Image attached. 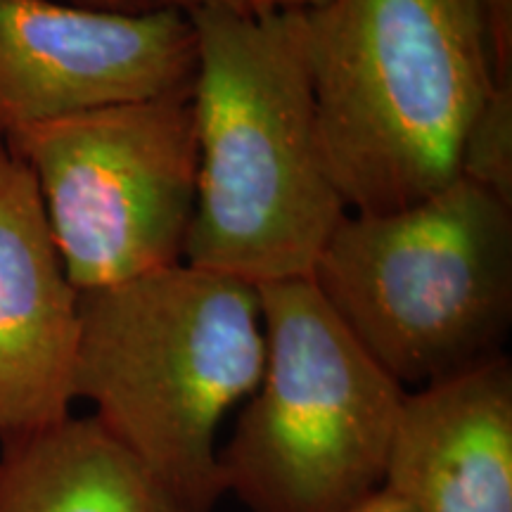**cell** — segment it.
I'll return each instance as SVG.
<instances>
[{
	"mask_svg": "<svg viewBox=\"0 0 512 512\" xmlns=\"http://www.w3.org/2000/svg\"><path fill=\"white\" fill-rule=\"evenodd\" d=\"M185 15L200 166L183 261L256 287L311 278L349 209L320 145L302 12Z\"/></svg>",
	"mask_w": 512,
	"mask_h": 512,
	"instance_id": "cell-1",
	"label": "cell"
},
{
	"mask_svg": "<svg viewBox=\"0 0 512 512\" xmlns=\"http://www.w3.org/2000/svg\"><path fill=\"white\" fill-rule=\"evenodd\" d=\"M266 339L259 287L188 261L79 294L74 399L174 498L226 496L219 427L254 392Z\"/></svg>",
	"mask_w": 512,
	"mask_h": 512,
	"instance_id": "cell-2",
	"label": "cell"
},
{
	"mask_svg": "<svg viewBox=\"0 0 512 512\" xmlns=\"http://www.w3.org/2000/svg\"><path fill=\"white\" fill-rule=\"evenodd\" d=\"M328 171L349 211H392L458 178L494 88L477 0H328L302 12Z\"/></svg>",
	"mask_w": 512,
	"mask_h": 512,
	"instance_id": "cell-3",
	"label": "cell"
},
{
	"mask_svg": "<svg viewBox=\"0 0 512 512\" xmlns=\"http://www.w3.org/2000/svg\"><path fill=\"white\" fill-rule=\"evenodd\" d=\"M311 283L406 392L503 356L512 325V204L456 178L392 211H349Z\"/></svg>",
	"mask_w": 512,
	"mask_h": 512,
	"instance_id": "cell-4",
	"label": "cell"
},
{
	"mask_svg": "<svg viewBox=\"0 0 512 512\" xmlns=\"http://www.w3.org/2000/svg\"><path fill=\"white\" fill-rule=\"evenodd\" d=\"M266 361L219 448L249 512H356L384 486L406 389L344 328L311 278L259 287Z\"/></svg>",
	"mask_w": 512,
	"mask_h": 512,
	"instance_id": "cell-5",
	"label": "cell"
},
{
	"mask_svg": "<svg viewBox=\"0 0 512 512\" xmlns=\"http://www.w3.org/2000/svg\"><path fill=\"white\" fill-rule=\"evenodd\" d=\"M3 140L34 174L76 292L181 264L200 166L190 88L41 121Z\"/></svg>",
	"mask_w": 512,
	"mask_h": 512,
	"instance_id": "cell-6",
	"label": "cell"
},
{
	"mask_svg": "<svg viewBox=\"0 0 512 512\" xmlns=\"http://www.w3.org/2000/svg\"><path fill=\"white\" fill-rule=\"evenodd\" d=\"M195 29L176 8L117 12L0 0V138L17 128L183 91Z\"/></svg>",
	"mask_w": 512,
	"mask_h": 512,
	"instance_id": "cell-7",
	"label": "cell"
},
{
	"mask_svg": "<svg viewBox=\"0 0 512 512\" xmlns=\"http://www.w3.org/2000/svg\"><path fill=\"white\" fill-rule=\"evenodd\" d=\"M76 349L79 292L34 174L0 138V444L72 415Z\"/></svg>",
	"mask_w": 512,
	"mask_h": 512,
	"instance_id": "cell-8",
	"label": "cell"
},
{
	"mask_svg": "<svg viewBox=\"0 0 512 512\" xmlns=\"http://www.w3.org/2000/svg\"><path fill=\"white\" fill-rule=\"evenodd\" d=\"M382 489L411 512H512L508 356L406 392Z\"/></svg>",
	"mask_w": 512,
	"mask_h": 512,
	"instance_id": "cell-9",
	"label": "cell"
},
{
	"mask_svg": "<svg viewBox=\"0 0 512 512\" xmlns=\"http://www.w3.org/2000/svg\"><path fill=\"white\" fill-rule=\"evenodd\" d=\"M0 512H181L93 415L0 444Z\"/></svg>",
	"mask_w": 512,
	"mask_h": 512,
	"instance_id": "cell-10",
	"label": "cell"
},
{
	"mask_svg": "<svg viewBox=\"0 0 512 512\" xmlns=\"http://www.w3.org/2000/svg\"><path fill=\"white\" fill-rule=\"evenodd\" d=\"M458 176L512 204V81L494 83L458 152Z\"/></svg>",
	"mask_w": 512,
	"mask_h": 512,
	"instance_id": "cell-11",
	"label": "cell"
},
{
	"mask_svg": "<svg viewBox=\"0 0 512 512\" xmlns=\"http://www.w3.org/2000/svg\"><path fill=\"white\" fill-rule=\"evenodd\" d=\"M491 48L496 83L512 81V0H477Z\"/></svg>",
	"mask_w": 512,
	"mask_h": 512,
	"instance_id": "cell-12",
	"label": "cell"
},
{
	"mask_svg": "<svg viewBox=\"0 0 512 512\" xmlns=\"http://www.w3.org/2000/svg\"><path fill=\"white\" fill-rule=\"evenodd\" d=\"M159 8L192 10H226L235 15H275V12L316 10L328 0H157Z\"/></svg>",
	"mask_w": 512,
	"mask_h": 512,
	"instance_id": "cell-13",
	"label": "cell"
},
{
	"mask_svg": "<svg viewBox=\"0 0 512 512\" xmlns=\"http://www.w3.org/2000/svg\"><path fill=\"white\" fill-rule=\"evenodd\" d=\"M67 3L83 5V8L98 10H117V12H147L157 10V0H67Z\"/></svg>",
	"mask_w": 512,
	"mask_h": 512,
	"instance_id": "cell-14",
	"label": "cell"
},
{
	"mask_svg": "<svg viewBox=\"0 0 512 512\" xmlns=\"http://www.w3.org/2000/svg\"><path fill=\"white\" fill-rule=\"evenodd\" d=\"M356 512H411V510H408V505L399 501V498H396L392 491L382 489L380 494H375L368 503H363Z\"/></svg>",
	"mask_w": 512,
	"mask_h": 512,
	"instance_id": "cell-15",
	"label": "cell"
}]
</instances>
